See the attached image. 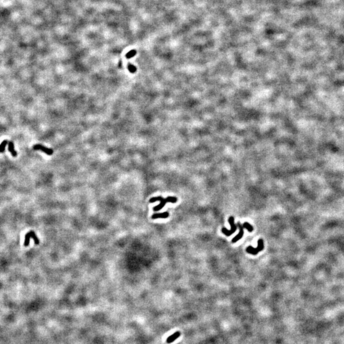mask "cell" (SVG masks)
I'll list each match as a JSON object with an SVG mask.
<instances>
[{
	"label": "cell",
	"instance_id": "6da1fadb",
	"mask_svg": "<svg viewBox=\"0 0 344 344\" xmlns=\"http://www.w3.org/2000/svg\"><path fill=\"white\" fill-rule=\"evenodd\" d=\"M264 249V242L263 239H259L258 242V247L256 248L252 246H248L246 248V252L250 254L255 256Z\"/></svg>",
	"mask_w": 344,
	"mask_h": 344
},
{
	"label": "cell",
	"instance_id": "7a4b0ae2",
	"mask_svg": "<svg viewBox=\"0 0 344 344\" xmlns=\"http://www.w3.org/2000/svg\"><path fill=\"white\" fill-rule=\"evenodd\" d=\"M157 201H159L160 203L159 205H158L155 206L154 207V208H153V210L155 212L159 211V210H161L163 207L165 206L166 203H167V202H168L167 198H163V197H161V196H157V197L152 198L151 200H150L149 202L150 203H154V202Z\"/></svg>",
	"mask_w": 344,
	"mask_h": 344
},
{
	"label": "cell",
	"instance_id": "3957f363",
	"mask_svg": "<svg viewBox=\"0 0 344 344\" xmlns=\"http://www.w3.org/2000/svg\"><path fill=\"white\" fill-rule=\"evenodd\" d=\"M234 219L233 217H229L228 221H229V223L231 226L230 230H228V229H227L225 228H223L222 229V232L225 234L226 236H231L232 234H233L234 232L236 231V229H237V226L235 225V224H234Z\"/></svg>",
	"mask_w": 344,
	"mask_h": 344
},
{
	"label": "cell",
	"instance_id": "277c9868",
	"mask_svg": "<svg viewBox=\"0 0 344 344\" xmlns=\"http://www.w3.org/2000/svg\"><path fill=\"white\" fill-rule=\"evenodd\" d=\"M33 149L34 150H40V151L44 152L45 153V154H47L48 155H52V154H53V150L52 149L47 148V147H45L44 146L42 145H40V144L35 145L33 146Z\"/></svg>",
	"mask_w": 344,
	"mask_h": 344
},
{
	"label": "cell",
	"instance_id": "5b68a950",
	"mask_svg": "<svg viewBox=\"0 0 344 344\" xmlns=\"http://www.w3.org/2000/svg\"><path fill=\"white\" fill-rule=\"evenodd\" d=\"M238 226L240 229V232H239V233L238 234H236V235L233 238V240H232V242L233 243H236L238 241H239V240L242 238L243 236H244V226H243L240 222L238 223Z\"/></svg>",
	"mask_w": 344,
	"mask_h": 344
},
{
	"label": "cell",
	"instance_id": "8992f818",
	"mask_svg": "<svg viewBox=\"0 0 344 344\" xmlns=\"http://www.w3.org/2000/svg\"><path fill=\"white\" fill-rule=\"evenodd\" d=\"M169 213L167 212H163V213H158V214H154L152 215L151 218L152 219H156L158 218H162V219H166L168 217Z\"/></svg>",
	"mask_w": 344,
	"mask_h": 344
},
{
	"label": "cell",
	"instance_id": "52a82bcc",
	"mask_svg": "<svg viewBox=\"0 0 344 344\" xmlns=\"http://www.w3.org/2000/svg\"><path fill=\"white\" fill-rule=\"evenodd\" d=\"M180 335H181V333H180V331H177L172 335L170 336V337L167 338V340H166V342H167L168 343H171L172 342H173L175 340L177 339V338L180 337Z\"/></svg>",
	"mask_w": 344,
	"mask_h": 344
},
{
	"label": "cell",
	"instance_id": "ba28073f",
	"mask_svg": "<svg viewBox=\"0 0 344 344\" xmlns=\"http://www.w3.org/2000/svg\"><path fill=\"white\" fill-rule=\"evenodd\" d=\"M9 151L11 152V154L13 157H16L17 155V153L14 150V144L12 141L9 142Z\"/></svg>",
	"mask_w": 344,
	"mask_h": 344
},
{
	"label": "cell",
	"instance_id": "9c48e42d",
	"mask_svg": "<svg viewBox=\"0 0 344 344\" xmlns=\"http://www.w3.org/2000/svg\"><path fill=\"white\" fill-rule=\"evenodd\" d=\"M29 236H30V237H31V238H33L35 244H36V245L39 244V242H39V240H38V237L37 236L36 234H35V233L34 231H29Z\"/></svg>",
	"mask_w": 344,
	"mask_h": 344
},
{
	"label": "cell",
	"instance_id": "30bf717a",
	"mask_svg": "<svg viewBox=\"0 0 344 344\" xmlns=\"http://www.w3.org/2000/svg\"><path fill=\"white\" fill-rule=\"evenodd\" d=\"M243 226H244V228L247 229V231L249 232H252L254 230V228L248 222H245Z\"/></svg>",
	"mask_w": 344,
	"mask_h": 344
},
{
	"label": "cell",
	"instance_id": "8fae6325",
	"mask_svg": "<svg viewBox=\"0 0 344 344\" xmlns=\"http://www.w3.org/2000/svg\"><path fill=\"white\" fill-rule=\"evenodd\" d=\"M9 143V141L7 140H4L0 145V152H3L5 149V146Z\"/></svg>",
	"mask_w": 344,
	"mask_h": 344
},
{
	"label": "cell",
	"instance_id": "7c38bea8",
	"mask_svg": "<svg viewBox=\"0 0 344 344\" xmlns=\"http://www.w3.org/2000/svg\"><path fill=\"white\" fill-rule=\"evenodd\" d=\"M136 51L135 50H132L126 54V58H128V59L131 58V57H133V56H135L136 55Z\"/></svg>",
	"mask_w": 344,
	"mask_h": 344
},
{
	"label": "cell",
	"instance_id": "4fadbf2b",
	"mask_svg": "<svg viewBox=\"0 0 344 344\" xmlns=\"http://www.w3.org/2000/svg\"><path fill=\"white\" fill-rule=\"evenodd\" d=\"M30 238H31V237H30L29 233H27L26 234L25 236V241H24V246L28 247V245H29V242H30Z\"/></svg>",
	"mask_w": 344,
	"mask_h": 344
},
{
	"label": "cell",
	"instance_id": "5bb4252c",
	"mask_svg": "<svg viewBox=\"0 0 344 344\" xmlns=\"http://www.w3.org/2000/svg\"><path fill=\"white\" fill-rule=\"evenodd\" d=\"M128 70L131 73H135L136 71V68L131 64H128Z\"/></svg>",
	"mask_w": 344,
	"mask_h": 344
}]
</instances>
